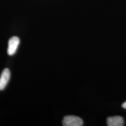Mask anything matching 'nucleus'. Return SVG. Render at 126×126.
<instances>
[{
    "mask_svg": "<svg viewBox=\"0 0 126 126\" xmlns=\"http://www.w3.org/2000/svg\"><path fill=\"white\" fill-rule=\"evenodd\" d=\"M20 43L19 38L16 36H14L8 41V54L9 56H12L16 51Z\"/></svg>",
    "mask_w": 126,
    "mask_h": 126,
    "instance_id": "f03ea898",
    "label": "nucleus"
},
{
    "mask_svg": "<svg viewBox=\"0 0 126 126\" xmlns=\"http://www.w3.org/2000/svg\"><path fill=\"white\" fill-rule=\"evenodd\" d=\"M10 76L11 73L9 69H4L0 76V91L3 90L6 87L9 81Z\"/></svg>",
    "mask_w": 126,
    "mask_h": 126,
    "instance_id": "7ed1b4c3",
    "label": "nucleus"
},
{
    "mask_svg": "<svg viewBox=\"0 0 126 126\" xmlns=\"http://www.w3.org/2000/svg\"><path fill=\"white\" fill-rule=\"evenodd\" d=\"M63 125L64 126H81L83 125V121L78 116H67L63 119Z\"/></svg>",
    "mask_w": 126,
    "mask_h": 126,
    "instance_id": "f257e3e1",
    "label": "nucleus"
},
{
    "mask_svg": "<svg viewBox=\"0 0 126 126\" xmlns=\"http://www.w3.org/2000/svg\"><path fill=\"white\" fill-rule=\"evenodd\" d=\"M107 124L109 126H123L124 120L121 116H113L107 119Z\"/></svg>",
    "mask_w": 126,
    "mask_h": 126,
    "instance_id": "20e7f679",
    "label": "nucleus"
},
{
    "mask_svg": "<svg viewBox=\"0 0 126 126\" xmlns=\"http://www.w3.org/2000/svg\"><path fill=\"white\" fill-rule=\"evenodd\" d=\"M122 106H123V108L124 109H126V102H124V103L123 104Z\"/></svg>",
    "mask_w": 126,
    "mask_h": 126,
    "instance_id": "39448f33",
    "label": "nucleus"
}]
</instances>
